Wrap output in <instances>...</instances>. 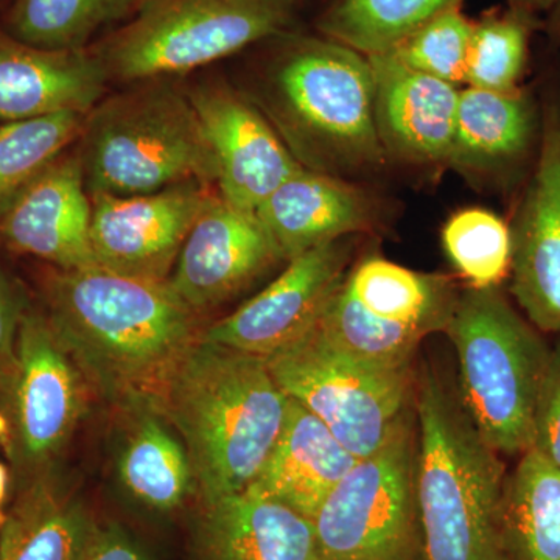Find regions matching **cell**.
Returning <instances> with one entry per match:
<instances>
[{
  "label": "cell",
  "instance_id": "cell-1",
  "mask_svg": "<svg viewBox=\"0 0 560 560\" xmlns=\"http://www.w3.org/2000/svg\"><path fill=\"white\" fill-rule=\"evenodd\" d=\"M47 316L73 359L106 388L160 396L198 341L197 312L167 282L102 267L55 270Z\"/></svg>",
  "mask_w": 560,
  "mask_h": 560
},
{
  "label": "cell",
  "instance_id": "cell-2",
  "mask_svg": "<svg viewBox=\"0 0 560 560\" xmlns=\"http://www.w3.org/2000/svg\"><path fill=\"white\" fill-rule=\"evenodd\" d=\"M275 39L253 101L302 167L349 180L385 167L370 58L323 35Z\"/></svg>",
  "mask_w": 560,
  "mask_h": 560
},
{
  "label": "cell",
  "instance_id": "cell-3",
  "mask_svg": "<svg viewBox=\"0 0 560 560\" xmlns=\"http://www.w3.org/2000/svg\"><path fill=\"white\" fill-rule=\"evenodd\" d=\"M205 503L248 489L278 441L289 397L267 359L198 341L161 390Z\"/></svg>",
  "mask_w": 560,
  "mask_h": 560
},
{
  "label": "cell",
  "instance_id": "cell-4",
  "mask_svg": "<svg viewBox=\"0 0 560 560\" xmlns=\"http://www.w3.org/2000/svg\"><path fill=\"white\" fill-rule=\"evenodd\" d=\"M416 495L422 560H508L501 533L506 467L482 440L456 386L434 368L416 377Z\"/></svg>",
  "mask_w": 560,
  "mask_h": 560
},
{
  "label": "cell",
  "instance_id": "cell-5",
  "mask_svg": "<svg viewBox=\"0 0 560 560\" xmlns=\"http://www.w3.org/2000/svg\"><path fill=\"white\" fill-rule=\"evenodd\" d=\"M91 197H135L201 183L217 164L187 90L173 79L131 84L86 114L75 143Z\"/></svg>",
  "mask_w": 560,
  "mask_h": 560
},
{
  "label": "cell",
  "instance_id": "cell-6",
  "mask_svg": "<svg viewBox=\"0 0 560 560\" xmlns=\"http://www.w3.org/2000/svg\"><path fill=\"white\" fill-rule=\"evenodd\" d=\"M444 334L458 360V394L471 422L500 455H523L551 349L500 289L459 293Z\"/></svg>",
  "mask_w": 560,
  "mask_h": 560
},
{
  "label": "cell",
  "instance_id": "cell-7",
  "mask_svg": "<svg viewBox=\"0 0 560 560\" xmlns=\"http://www.w3.org/2000/svg\"><path fill=\"white\" fill-rule=\"evenodd\" d=\"M294 0H142L94 47L110 81L167 80L289 32Z\"/></svg>",
  "mask_w": 560,
  "mask_h": 560
},
{
  "label": "cell",
  "instance_id": "cell-8",
  "mask_svg": "<svg viewBox=\"0 0 560 560\" xmlns=\"http://www.w3.org/2000/svg\"><path fill=\"white\" fill-rule=\"evenodd\" d=\"M267 363L283 394L324 422L357 459L377 452L415 410L411 368L357 359L315 327Z\"/></svg>",
  "mask_w": 560,
  "mask_h": 560
},
{
  "label": "cell",
  "instance_id": "cell-9",
  "mask_svg": "<svg viewBox=\"0 0 560 560\" xmlns=\"http://www.w3.org/2000/svg\"><path fill=\"white\" fill-rule=\"evenodd\" d=\"M415 410L352 470L312 518L318 560H422Z\"/></svg>",
  "mask_w": 560,
  "mask_h": 560
},
{
  "label": "cell",
  "instance_id": "cell-10",
  "mask_svg": "<svg viewBox=\"0 0 560 560\" xmlns=\"http://www.w3.org/2000/svg\"><path fill=\"white\" fill-rule=\"evenodd\" d=\"M0 394L11 459L28 481L44 477L84 410L79 364L47 313L25 312L11 359L0 370Z\"/></svg>",
  "mask_w": 560,
  "mask_h": 560
},
{
  "label": "cell",
  "instance_id": "cell-11",
  "mask_svg": "<svg viewBox=\"0 0 560 560\" xmlns=\"http://www.w3.org/2000/svg\"><path fill=\"white\" fill-rule=\"evenodd\" d=\"M215 186L189 183L135 197H91L95 264L131 278L167 282Z\"/></svg>",
  "mask_w": 560,
  "mask_h": 560
},
{
  "label": "cell",
  "instance_id": "cell-12",
  "mask_svg": "<svg viewBox=\"0 0 560 560\" xmlns=\"http://www.w3.org/2000/svg\"><path fill=\"white\" fill-rule=\"evenodd\" d=\"M352 249V237H346L287 261L275 282L202 331L200 340L264 359L289 348L318 324L348 275Z\"/></svg>",
  "mask_w": 560,
  "mask_h": 560
},
{
  "label": "cell",
  "instance_id": "cell-13",
  "mask_svg": "<svg viewBox=\"0 0 560 560\" xmlns=\"http://www.w3.org/2000/svg\"><path fill=\"white\" fill-rule=\"evenodd\" d=\"M187 94L215 158V187L223 200L257 212L304 168L249 95L213 81Z\"/></svg>",
  "mask_w": 560,
  "mask_h": 560
},
{
  "label": "cell",
  "instance_id": "cell-14",
  "mask_svg": "<svg viewBox=\"0 0 560 560\" xmlns=\"http://www.w3.org/2000/svg\"><path fill=\"white\" fill-rule=\"evenodd\" d=\"M510 228L511 294L537 330L560 335V97L541 110L536 165Z\"/></svg>",
  "mask_w": 560,
  "mask_h": 560
},
{
  "label": "cell",
  "instance_id": "cell-15",
  "mask_svg": "<svg viewBox=\"0 0 560 560\" xmlns=\"http://www.w3.org/2000/svg\"><path fill=\"white\" fill-rule=\"evenodd\" d=\"M280 260L257 213L217 191L187 235L168 285L198 313L231 300Z\"/></svg>",
  "mask_w": 560,
  "mask_h": 560
},
{
  "label": "cell",
  "instance_id": "cell-16",
  "mask_svg": "<svg viewBox=\"0 0 560 560\" xmlns=\"http://www.w3.org/2000/svg\"><path fill=\"white\" fill-rule=\"evenodd\" d=\"M91 195L77 150L51 162L0 215L10 250L73 271L97 267L91 243Z\"/></svg>",
  "mask_w": 560,
  "mask_h": 560
},
{
  "label": "cell",
  "instance_id": "cell-17",
  "mask_svg": "<svg viewBox=\"0 0 560 560\" xmlns=\"http://www.w3.org/2000/svg\"><path fill=\"white\" fill-rule=\"evenodd\" d=\"M375 124L388 160L447 167L459 88L418 72L394 55H371Z\"/></svg>",
  "mask_w": 560,
  "mask_h": 560
},
{
  "label": "cell",
  "instance_id": "cell-18",
  "mask_svg": "<svg viewBox=\"0 0 560 560\" xmlns=\"http://www.w3.org/2000/svg\"><path fill=\"white\" fill-rule=\"evenodd\" d=\"M109 79L94 49L51 50L0 28V120L60 113L88 114L105 97Z\"/></svg>",
  "mask_w": 560,
  "mask_h": 560
},
{
  "label": "cell",
  "instance_id": "cell-19",
  "mask_svg": "<svg viewBox=\"0 0 560 560\" xmlns=\"http://www.w3.org/2000/svg\"><path fill=\"white\" fill-rule=\"evenodd\" d=\"M540 136L541 110L522 88H464L447 167L469 179H510L537 154Z\"/></svg>",
  "mask_w": 560,
  "mask_h": 560
},
{
  "label": "cell",
  "instance_id": "cell-20",
  "mask_svg": "<svg viewBox=\"0 0 560 560\" xmlns=\"http://www.w3.org/2000/svg\"><path fill=\"white\" fill-rule=\"evenodd\" d=\"M256 213L285 261L371 231L378 220L370 191L352 180L307 168L285 180Z\"/></svg>",
  "mask_w": 560,
  "mask_h": 560
},
{
  "label": "cell",
  "instance_id": "cell-21",
  "mask_svg": "<svg viewBox=\"0 0 560 560\" xmlns=\"http://www.w3.org/2000/svg\"><path fill=\"white\" fill-rule=\"evenodd\" d=\"M357 460L324 422L289 399L278 441L248 490L312 521Z\"/></svg>",
  "mask_w": 560,
  "mask_h": 560
},
{
  "label": "cell",
  "instance_id": "cell-22",
  "mask_svg": "<svg viewBox=\"0 0 560 560\" xmlns=\"http://www.w3.org/2000/svg\"><path fill=\"white\" fill-rule=\"evenodd\" d=\"M342 283L372 323L415 348L444 331L459 296L448 276L410 270L375 254L353 265Z\"/></svg>",
  "mask_w": 560,
  "mask_h": 560
},
{
  "label": "cell",
  "instance_id": "cell-23",
  "mask_svg": "<svg viewBox=\"0 0 560 560\" xmlns=\"http://www.w3.org/2000/svg\"><path fill=\"white\" fill-rule=\"evenodd\" d=\"M202 560H318L311 518L260 493H232L206 504Z\"/></svg>",
  "mask_w": 560,
  "mask_h": 560
},
{
  "label": "cell",
  "instance_id": "cell-24",
  "mask_svg": "<svg viewBox=\"0 0 560 560\" xmlns=\"http://www.w3.org/2000/svg\"><path fill=\"white\" fill-rule=\"evenodd\" d=\"M95 525L47 475L28 481L0 528V560H77Z\"/></svg>",
  "mask_w": 560,
  "mask_h": 560
},
{
  "label": "cell",
  "instance_id": "cell-25",
  "mask_svg": "<svg viewBox=\"0 0 560 560\" xmlns=\"http://www.w3.org/2000/svg\"><path fill=\"white\" fill-rule=\"evenodd\" d=\"M501 533L508 560H560V467L537 452L506 475Z\"/></svg>",
  "mask_w": 560,
  "mask_h": 560
},
{
  "label": "cell",
  "instance_id": "cell-26",
  "mask_svg": "<svg viewBox=\"0 0 560 560\" xmlns=\"http://www.w3.org/2000/svg\"><path fill=\"white\" fill-rule=\"evenodd\" d=\"M464 0H334L320 14L319 35L360 51L388 54L438 14Z\"/></svg>",
  "mask_w": 560,
  "mask_h": 560
},
{
  "label": "cell",
  "instance_id": "cell-27",
  "mask_svg": "<svg viewBox=\"0 0 560 560\" xmlns=\"http://www.w3.org/2000/svg\"><path fill=\"white\" fill-rule=\"evenodd\" d=\"M125 488L153 510H175L191 488L194 471L179 441L154 416H143L119 463Z\"/></svg>",
  "mask_w": 560,
  "mask_h": 560
},
{
  "label": "cell",
  "instance_id": "cell-28",
  "mask_svg": "<svg viewBox=\"0 0 560 560\" xmlns=\"http://www.w3.org/2000/svg\"><path fill=\"white\" fill-rule=\"evenodd\" d=\"M140 0H14L5 31L14 38L51 50L88 49L113 22L138 9Z\"/></svg>",
  "mask_w": 560,
  "mask_h": 560
},
{
  "label": "cell",
  "instance_id": "cell-29",
  "mask_svg": "<svg viewBox=\"0 0 560 560\" xmlns=\"http://www.w3.org/2000/svg\"><path fill=\"white\" fill-rule=\"evenodd\" d=\"M84 117L60 113L0 125V215L51 162L75 145Z\"/></svg>",
  "mask_w": 560,
  "mask_h": 560
},
{
  "label": "cell",
  "instance_id": "cell-30",
  "mask_svg": "<svg viewBox=\"0 0 560 560\" xmlns=\"http://www.w3.org/2000/svg\"><path fill=\"white\" fill-rule=\"evenodd\" d=\"M541 24L540 18L510 7L482 14L474 22L464 84L493 92L521 90L530 38Z\"/></svg>",
  "mask_w": 560,
  "mask_h": 560
},
{
  "label": "cell",
  "instance_id": "cell-31",
  "mask_svg": "<svg viewBox=\"0 0 560 560\" xmlns=\"http://www.w3.org/2000/svg\"><path fill=\"white\" fill-rule=\"evenodd\" d=\"M442 246L469 289H500L510 278L511 228L488 209H460L442 228Z\"/></svg>",
  "mask_w": 560,
  "mask_h": 560
},
{
  "label": "cell",
  "instance_id": "cell-32",
  "mask_svg": "<svg viewBox=\"0 0 560 560\" xmlns=\"http://www.w3.org/2000/svg\"><path fill=\"white\" fill-rule=\"evenodd\" d=\"M474 22L459 9L438 14L388 51L408 68L447 83L464 84Z\"/></svg>",
  "mask_w": 560,
  "mask_h": 560
},
{
  "label": "cell",
  "instance_id": "cell-33",
  "mask_svg": "<svg viewBox=\"0 0 560 560\" xmlns=\"http://www.w3.org/2000/svg\"><path fill=\"white\" fill-rule=\"evenodd\" d=\"M529 451L560 467V338L551 349L533 418Z\"/></svg>",
  "mask_w": 560,
  "mask_h": 560
},
{
  "label": "cell",
  "instance_id": "cell-34",
  "mask_svg": "<svg viewBox=\"0 0 560 560\" xmlns=\"http://www.w3.org/2000/svg\"><path fill=\"white\" fill-rule=\"evenodd\" d=\"M28 305L20 287L0 268V370L9 363Z\"/></svg>",
  "mask_w": 560,
  "mask_h": 560
},
{
  "label": "cell",
  "instance_id": "cell-35",
  "mask_svg": "<svg viewBox=\"0 0 560 560\" xmlns=\"http://www.w3.org/2000/svg\"><path fill=\"white\" fill-rule=\"evenodd\" d=\"M77 560H150L145 551L120 529L95 526Z\"/></svg>",
  "mask_w": 560,
  "mask_h": 560
},
{
  "label": "cell",
  "instance_id": "cell-36",
  "mask_svg": "<svg viewBox=\"0 0 560 560\" xmlns=\"http://www.w3.org/2000/svg\"><path fill=\"white\" fill-rule=\"evenodd\" d=\"M556 2L558 0H506L510 9L525 11V13L537 18H540L541 14L550 13Z\"/></svg>",
  "mask_w": 560,
  "mask_h": 560
},
{
  "label": "cell",
  "instance_id": "cell-37",
  "mask_svg": "<svg viewBox=\"0 0 560 560\" xmlns=\"http://www.w3.org/2000/svg\"><path fill=\"white\" fill-rule=\"evenodd\" d=\"M10 470L5 464L0 463V528L7 521V500H9L10 490Z\"/></svg>",
  "mask_w": 560,
  "mask_h": 560
},
{
  "label": "cell",
  "instance_id": "cell-38",
  "mask_svg": "<svg viewBox=\"0 0 560 560\" xmlns=\"http://www.w3.org/2000/svg\"><path fill=\"white\" fill-rule=\"evenodd\" d=\"M545 31L548 33V38L555 46L560 47V0L555 3L550 13L547 14V20L544 22Z\"/></svg>",
  "mask_w": 560,
  "mask_h": 560
},
{
  "label": "cell",
  "instance_id": "cell-39",
  "mask_svg": "<svg viewBox=\"0 0 560 560\" xmlns=\"http://www.w3.org/2000/svg\"><path fill=\"white\" fill-rule=\"evenodd\" d=\"M10 438V422L7 419L5 412L0 411V441L7 445Z\"/></svg>",
  "mask_w": 560,
  "mask_h": 560
},
{
  "label": "cell",
  "instance_id": "cell-40",
  "mask_svg": "<svg viewBox=\"0 0 560 560\" xmlns=\"http://www.w3.org/2000/svg\"><path fill=\"white\" fill-rule=\"evenodd\" d=\"M140 2H142V0H140Z\"/></svg>",
  "mask_w": 560,
  "mask_h": 560
}]
</instances>
